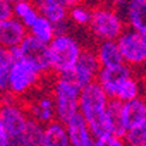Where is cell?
<instances>
[{
  "instance_id": "4dcf8cb0",
  "label": "cell",
  "mask_w": 146,
  "mask_h": 146,
  "mask_svg": "<svg viewBox=\"0 0 146 146\" xmlns=\"http://www.w3.org/2000/svg\"><path fill=\"white\" fill-rule=\"evenodd\" d=\"M107 3L111 5V7H113V8H120L121 5H124L125 4V1L126 0H106Z\"/></svg>"
},
{
  "instance_id": "8fae6325",
  "label": "cell",
  "mask_w": 146,
  "mask_h": 146,
  "mask_svg": "<svg viewBox=\"0 0 146 146\" xmlns=\"http://www.w3.org/2000/svg\"><path fill=\"white\" fill-rule=\"evenodd\" d=\"M66 132L68 137V143L72 146H92L94 136L90 130L84 117L79 112L71 116L65 122Z\"/></svg>"
},
{
  "instance_id": "603a6c76",
  "label": "cell",
  "mask_w": 146,
  "mask_h": 146,
  "mask_svg": "<svg viewBox=\"0 0 146 146\" xmlns=\"http://www.w3.org/2000/svg\"><path fill=\"white\" fill-rule=\"evenodd\" d=\"M12 12H13V17H16L19 21H21L27 27V29L40 16L38 11L36 9L34 4L31 3V0L17 1V3L12 4Z\"/></svg>"
},
{
  "instance_id": "484cf974",
  "label": "cell",
  "mask_w": 146,
  "mask_h": 146,
  "mask_svg": "<svg viewBox=\"0 0 146 146\" xmlns=\"http://www.w3.org/2000/svg\"><path fill=\"white\" fill-rule=\"evenodd\" d=\"M67 17H70V20L79 27H88L90 19H91V9L82 5V3L76 4L67 9Z\"/></svg>"
},
{
  "instance_id": "52a82bcc",
  "label": "cell",
  "mask_w": 146,
  "mask_h": 146,
  "mask_svg": "<svg viewBox=\"0 0 146 146\" xmlns=\"http://www.w3.org/2000/svg\"><path fill=\"white\" fill-rule=\"evenodd\" d=\"M15 59H25L33 65L41 74L50 71V63H49L48 54V44L41 42L40 40L34 38L31 34H27L24 40L17 46L9 49Z\"/></svg>"
},
{
  "instance_id": "6da1fadb",
  "label": "cell",
  "mask_w": 146,
  "mask_h": 146,
  "mask_svg": "<svg viewBox=\"0 0 146 146\" xmlns=\"http://www.w3.org/2000/svg\"><path fill=\"white\" fill-rule=\"evenodd\" d=\"M109 98L99 86L96 80L82 87L79 94L78 108L79 113L84 117L94 139L102 137L107 133H111L109 125L107 122L106 109Z\"/></svg>"
},
{
  "instance_id": "30bf717a",
  "label": "cell",
  "mask_w": 146,
  "mask_h": 146,
  "mask_svg": "<svg viewBox=\"0 0 146 146\" xmlns=\"http://www.w3.org/2000/svg\"><path fill=\"white\" fill-rule=\"evenodd\" d=\"M130 75H133L132 66L126 65V63H120V65L111 66V67H100L95 80L103 88V91L106 92V95L109 99H113L120 82Z\"/></svg>"
},
{
  "instance_id": "5bb4252c",
  "label": "cell",
  "mask_w": 146,
  "mask_h": 146,
  "mask_svg": "<svg viewBox=\"0 0 146 146\" xmlns=\"http://www.w3.org/2000/svg\"><path fill=\"white\" fill-rule=\"evenodd\" d=\"M122 121L125 129L132 126L146 124V104L142 98H134L132 100L124 102L121 106Z\"/></svg>"
},
{
  "instance_id": "7402d4cb",
  "label": "cell",
  "mask_w": 146,
  "mask_h": 146,
  "mask_svg": "<svg viewBox=\"0 0 146 146\" xmlns=\"http://www.w3.org/2000/svg\"><path fill=\"white\" fill-rule=\"evenodd\" d=\"M139 94H141V84H139L138 79L134 75H130L120 82V84L116 88L113 99H117L124 103L134 98H138Z\"/></svg>"
},
{
  "instance_id": "44dd1931",
  "label": "cell",
  "mask_w": 146,
  "mask_h": 146,
  "mask_svg": "<svg viewBox=\"0 0 146 146\" xmlns=\"http://www.w3.org/2000/svg\"><path fill=\"white\" fill-rule=\"evenodd\" d=\"M28 34L33 36L44 44H49L55 36V25L44 16H38L33 24L28 28Z\"/></svg>"
},
{
  "instance_id": "f546056e",
  "label": "cell",
  "mask_w": 146,
  "mask_h": 146,
  "mask_svg": "<svg viewBox=\"0 0 146 146\" xmlns=\"http://www.w3.org/2000/svg\"><path fill=\"white\" fill-rule=\"evenodd\" d=\"M58 1H59L63 7H66L68 9V8L74 7V5H76V4H80L83 0H58Z\"/></svg>"
},
{
  "instance_id": "e0dca14e",
  "label": "cell",
  "mask_w": 146,
  "mask_h": 146,
  "mask_svg": "<svg viewBox=\"0 0 146 146\" xmlns=\"http://www.w3.org/2000/svg\"><path fill=\"white\" fill-rule=\"evenodd\" d=\"M68 137L65 124L59 120H51L44 125L42 146H68Z\"/></svg>"
},
{
  "instance_id": "277c9868",
  "label": "cell",
  "mask_w": 146,
  "mask_h": 146,
  "mask_svg": "<svg viewBox=\"0 0 146 146\" xmlns=\"http://www.w3.org/2000/svg\"><path fill=\"white\" fill-rule=\"evenodd\" d=\"M80 88L68 80L63 75H59L53 87V100H54L55 119L65 124L71 116L79 112L78 100Z\"/></svg>"
},
{
  "instance_id": "ac0fdd59",
  "label": "cell",
  "mask_w": 146,
  "mask_h": 146,
  "mask_svg": "<svg viewBox=\"0 0 146 146\" xmlns=\"http://www.w3.org/2000/svg\"><path fill=\"white\" fill-rule=\"evenodd\" d=\"M95 53L99 63H100V67H111V66L124 63L120 50L117 48V44H116V40L100 41Z\"/></svg>"
},
{
  "instance_id": "5b68a950",
  "label": "cell",
  "mask_w": 146,
  "mask_h": 146,
  "mask_svg": "<svg viewBox=\"0 0 146 146\" xmlns=\"http://www.w3.org/2000/svg\"><path fill=\"white\" fill-rule=\"evenodd\" d=\"M41 78V72L25 59H15L8 74L7 92L15 96H21L36 87Z\"/></svg>"
},
{
  "instance_id": "4fadbf2b",
  "label": "cell",
  "mask_w": 146,
  "mask_h": 146,
  "mask_svg": "<svg viewBox=\"0 0 146 146\" xmlns=\"http://www.w3.org/2000/svg\"><path fill=\"white\" fill-rule=\"evenodd\" d=\"M28 34V29L16 17L0 21V46L11 49L17 46Z\"/></svg>"
},
{
  "instance_id": "83f0119b",
  "label": "cell",
  "mask_w": 146,
  "mask_h": 146,
  "mask_svg": "<svg viewBox=\"0 0 146 146\" xmlns=\"http://www.w3.org/2000/svg\"><path fill=\"white\" fill-rule=\"evenodd\" d=\"M13 16L12 12V3L7 1V0H0V21L9 19Z\"/></svg>"
},
{
  "instance_id": "f1b7e54d",
  "label": "cell",
  "mask_w": 146,
  "mask_h": 146,
  "mask_svg": "<svg viewBox=\"0 0 146 146\" xmlns=\"http://www.w3.org/2000/svg\"><path fill=\"white\" fill-rule=\"evenodd\" d=\"M9 138H8V134L4 129V125L1 120H0V146H9Z\"/></svg>"
},
{
  "instance_id": "9a60e30c",
  "label": "cell",
  "mask_w": 146,
  "mask_h": 146,
  "mask_svg": "<svg viewBox=\"0 0 146 146\" xmlns=\"http://www.w3.org/2000/svg\"><path fill=\"white\" fill-rule=\"evenodd\" d=\"M28 116L31 119L38 121L40 124L45 125L55 119L54 112V100L51 95H42L38 99L33 100L28 108Z\"/></svg>"
},
{
  "instance_id": "4316f807",
  "label": "cell",
  "mask_w": 146,
  "mask_h": 146,
  "mask_svg": "<svg viewBox=\"0 0 146 146\" xmlns=\"http://www.w3.org/2000/svg\"><path fill=\"white\" fill-rule=\"evenodd\" d=\"M94 145L96 146H122L124 145V139L121 137L116 136L113 133H107L102 137L94 139Z\"/></svg>"
},
{
  "instance_id": "7c38bea8",
  "label": "cell",
  "mask_w": 146,
  "mask_h": 146,
  "mask_svg": "<svg viewBox=\"0 0 146 146\" xmlns=\"http://www.w3.org/2000/svg\"><path fill=\"white\" fill-rule=\"evenodd\" d=\"M120 8L124 23L130 29L146 34V0H126Z\"/></svg>"
},
{
  "instance_id": "3957f363",
  "label": "cell",
  "mask_w": 146,
  "mask_h": 146,
  "mask_svg": "<svg viewBox=\"0 0 146 146\" xmlns=\"http://www.w3.org/2000/svg\"><path fill=\"white\" fill-rule=\"evenodd\" d=\"M92 36L99 41L116 40L125 29L121 13L113 7H98L91 11L88 23Z\"/></svg>"
},
{
  "instance_id": "2e32d148",
  "label": "cell",
  "mask_w": 146,
  "mask_h": 146,
  "mask_svg": "<svg viewBox=\"0 0 146 146\" xmlns=\"http://www.w3.org/2000/svg\"><path fill=\"white\" fill-rule=\"evenodd\" d=\"M34 7L40 16H44L54 25L67 20V8L63 7L58 0H36Z\"/></svg>"
},
{
  "instance_id": "ffe728a7",
  "label": "cell",
  "mask_w": 146,
  "mask_h": 146,
  "mask_svg": "<svg viewBox=\"0 0 146 146\" xmlns=\"http://www.w3.org/2000/svg\"><path fill=\"white\" fill-rule=\"evenodd\" d=\"M42 141H44V125L29 117L21 136L20 146H42Z\"/></svg>"
},
{
  "instance_id": "ba28073f",
  "label": "cell",
  "mask_w": 146,
  "mask_h": 146,
  "mask_svg": "<svg viewBox=\"0 0 146 146\" xmlns=\"http://www.w3.org/2000/svg\"><path fill=\"white\" fill-rule=\"evenodd\" d=\"M28 119L29 116L27 111L16 104L13 100H4L0 104V120L8 134L11 145L20 146V139Z\"/></svg>"
},
{
  "instance_id": "8992f818",
  "label": "cell",
  "mask_w": 146,
  "mask_h": 146,
  "mask_svg": "<svg viewBox=\"0 0 146 146\" xmlns=\"http://www.w3.org/2000/svg\"><path fill=\"white\" fill-rule=\"evenodd\" d=\"M116 44L122 57V61L126 65L141 66L146 61V34H142L134 29H124L119 37L116 38Z\"/></svg>"
},
{
  "instance_id": "1f68e13d",
  "label": "cell",
  "mask_w": 146,
  "mask_h": 146,
  "mask_svg": "<svg viewBox=\"0 0 146 146\" xmlns=\"http://www.w3.org/2000/svg\"><path fill=\"white\" fill-rule=\"evenodd\" d=\"M7 1H9V3L15 4V3H17V1H24V0H7Z\"/></svg>"
},
{
  "instance_id": "cb8c5ba5",
  "label": "cell",
  "mask_w": 146,
  "mask_h": 146,
  "mask_svg": "<svg viewBox=\"0 0 146 146\" xmlns=\"http://www.w3.org/2000/svg\"><path fill=\"white\" fill-rule=\"evenodd\" d=\"M13 61L15 58L9 49L0 46V95H4L7 92L8 74Z\"/></svg>"
},
{
  "instance_id": "7a4b0ae2",
  "label": "cell",
  "mask_w": 146,
  "mask_h": 146,
  "mask_svg": "<svg viewBox=\"0 0 146 146\" xmlns=\"http://www.w3.org/2000/svg\"><path fill=\"white\" fill-rule=\"evenodd\" d=\"M82 51L79 41L68 33L55 34L48 44L50 71L63 74L76 63Z\"/></svg>"
},
{
  "instance_id": "9c48e42d",
  "label": "cell",
  "mask_w": 146,
  "mask_h": 146,
  "mask_svg": "<svg viewBox=\"0 0 146 146\" xmlns=\"http://www.w3.org/2000/svg\"><path fill=\"white\" fill-rule=\"evenodd\" d=\"M99 70H100V63L98 61L95 51L90 50V49L88 50L82 49L76 63L70 70L59 75H63L68 80L75 83L79 88H82V87H84L88 83L95 80Z\"/></svg>"
},
{
  "instance_id": "d4e9b609",
  "label": "cell",
  "mask_w": 146,
  "mask_h": 146,
  "mask_svg": "<svg viewBox=\"0 0 146 146\" xmlns=\"http://www.w3.org/2000/svg\"><path fill=\"white\" fill-rule=\"evenodd\" d=\"M122 139H124V145L145 146L146 145V124H141V125H136L129 128V129H126Z\"/></svg>"
},
{
  "instance_id": "d6986e66",
  "label": "cell",
  "mask_w": 146,
  "mask_h": 146,
  "mask_svg": "<svg viewBox=\"0 0 146 146\" xmlns=\"http://www.w3.org/2000/svg\"><path fill=\"white\" fill-rule=\"evenodd\" d=\"M121 106L122 102H120L117 99H109L106 109V117L109 125V129H111V133L122 138L126 129L125 125H124V121H122Z\"/></svg>"
}]
</instances>
